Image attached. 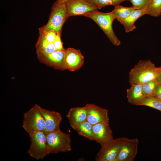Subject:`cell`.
<instances>
[{
    "mask_svg": "<svg viewBox=\"0 0 161 161\" xmlns=\"http://www.w3.org/2000/svg\"><path fill=\"white\" fill-rule=\"evenodd\" d=\"M160 71V67H156L150 60L140 61L129 72V82L142 85L156 79Z\"/></svg>",
    "mask_w": 161,
    "mask_h": 161,
    "instance_id": "6da1fadb",
    "label": "cell"
},
{
    "mask_svg": "<svg viewBox=\"0 0 161 161\" xmlns=\"http://www.w3.org/2000/svg\"><path fill=\"white\" fill-rule=\"evenodd\" d=\"M83 16L91 18L95 21L113 45L118 46L120 44V41L113 30L112 23L115 18L112 11L103 13L97 10L86 13Z\"/></svg>",
    "mask_w": 161,
    "mask_h": 161,
    "instance_id": "7a4b0ae2",
    "label": "cell"
},
{
    "mask_svg": "<svg viewBox=\"0 0 161 161\" xmlns=\"http://www.w3.org/2000/svg\"><path fill=\"white\" fill-rule=\"evenodd\" d=\"M48 154L71 151V138L70 135L60 129L46 134Z\"/></svg>",
    "mask_w": 161,
    "mask_h": 161,
    "instance_id": "3957f363",
    "label": "cell"
},
{
    "mask_svg": "<svg viewBox=\"0 0 161 161\" xmlns=\"http://www.w3.org/2000/svg\"><path fill=\"white\" fill-rule=\"evenodd\" d=\"M39 107L35 104L24 114L22 127L29 135L36 131L45 132V121Z\"/></svg>",
    "mask_w": 161,
    "mask_h": 161,
    "instance_id": "277c9868",
    "label": "cell"
},
{
    "mask_svg": "<svg viewBox=\"0 0 161 161\" xmlns=\"http://www.w3.org/2000/svg\"><path fill=\"white\" fill-rule=\"evenodd\" d=\"M65 3L56 1L53 4L49 18L47 24L39 28L43 30H53L61 34L62 26L67 19Z\"/></svg>",
    "mask_w": 161,
    "mask_h": 161,
    "instance_id": "5b68a950",
    "label": "cell"
},
{
    "mask_svg": "<svg viewBox=\"0 0 161 161\" xmlns=\"http://www.w3.org/2000/svg\"><path fill=\"white\" fill-rule=\"evenodd\" d=\"M29 135L31 143L28 153L36 160L44 158L48 155L46 135L45 132L36 131Z\"/></svg>",
    "mask_w": 161,
    "mask_h": 161,
    "instance_id": "8992f818",
    "label": "cell"
},
{
    "mask_svg": "<svg viewBox=\"0 0 161 161\" xmlns=\"http://www.w3.org/2000/svg\"><path fill=\"white\" fill-rule=\"evenodd\" d=\"M122 138L114 139L101 145L95 157L97 161H116L121 143Z\"/></svg>",
    "mask_w": 161,
    "mask_h": 161,
    "instance_id": "52a82bcc",
    "label": "cell"
},
{
    "mask_svg": "<svg viewBox=\"0 0 161 161\" xmlns=\"http://www.w3.org/2000/svg\"><path fill=\"white\" fill-rule=\"evenodd\" d=\"M122 138L120 151L116 161H133L137 153V139Z\"/></svg>",
    "mask_w": 161,
    "mask_h": 161,
    "instance_id": "ba28073f",
    "label": "cell"
},
{
    "mask_svg": "<svg viewBox=\"0 0 161 161\" xmlns=\"http://www.w3.org/2000/svg\"><path fill=\"white\" fill-rule=\"evenodd\" d=\"M65 3L67 18L72 16H83L98 10L86 0H68Z\"/></svg>",
    "mask_w": 161,
    "mask_h": 161,
    "instance_id": "9c48e42d",
    "label": "cell"
},
{
    "mask_svg": "<svg viewBox=\"0 0 161 161\" xmlns=\"http://www.w3.org/2000/svg\"><path fill=\"white\" fill-rule=\"evenodd\" d=\"M65 50H57L45 55H37L40 62L46 65L60 70H66Z\"/></svg>",
    "mask_w": 161,
    "mask_h": 161,
    "instance_id": "30bf717a",
    "label": "cell"
},
{
    "mask_svg": "<svg viewBox=\"0 0 161 161\" xmlns=\"http://www.w3.org/2000/svg\"><path fill=\"white\" fill-rule=\"evenodd\" d=\"M84 58L80 49L68 48L65 52L66 69L72 72L77 70L82 67Z\"/></svg>",
    "mask_w": 161,
    "mask_h": 161,
    "instance_id": "8fae6325",
    "label": "cell"
},
{
    "mask_svg": "<svg viewBox=\"0 0 161 161\" xmlns=\"http://www.w3.org/2000/svg\"><path fill=\"white\" fill-rule=\"evenodd\" d=\"M86 120L92 125L97 123L109 122V110L93 104L87 103Z\"/></svg>",
    "mask_w": 161,
    "mask_h": 161,
    "instance_id": "7c38bea8",
    "label": "cell"
},
{
    "mask_svg": "<svg viewBox=\"0 0 161 161\" xmlns=\"http://www.w3.org/2000/svg\"><path fill=\"white\" fill-rule=\"evenodd\" d=\"M92 130L94 140L101 145L114 139L109 122H103L94 125Z\"/></svg>",
    "mask_w": 161,
    "mask_h": 161,
    "instance_id": "4fadbf2b",
    "label": "cell"
},
{
    "mask_svg": "<svg viewBox=\"0 0 161 161\" xmlns=\"http://www.w3.org/2000/svg\"><path fill=\"white\" fill-rule=\"evenodd\" d=\"M39 108L45 120L46 134L59 129L60 125L62 119L61 114L54 111L44 109L39 106Z\"/></svg>",
    "mask_w": 161,
    "mask_h": 161,
    "instance_id": "5bb4252c",
    "label": "cell"
},
{
    "mask_svg": "<svg viewBox=\"0 0 161 161\" xmlns=\"http://www.w3.org/2000/svg\"><path fill=\"white\" fill-rule=\"evenodd\" d=\"M86 106L70 108L66 115L71 127L75 130L76 127L87 120Z\"/></svg>",
    "mask_w": 161,
    "mask_h": 161,
    "instance_id": "9a60e30c",
    "label": "cell"
},
{
    "mask_svg": "<svg viewBox=\"0 0 161 161\" xmlns=\"http://www.w3.org/2000/svg\"><path fill=\"white\" fill-rule=\"evenodd\" d=\"M150 5L135 10L120 23L123 25L126 32L132 31L136 28L134 23L139 18L145 15H149Z\"/></svg>",
    "mask_w": 161,
    "mask_h": 161,
    "instance_id": "2e32d148",
    "label": "cell"
},
{
    "mask_svg": "<svg viewBox=\"0 0 161 161\" xmlns=\"http://www.w3.org/2000/svg\"><path fill=\"white\" fill-rule=\"evenodd\" d=\"M130 87L127 89L126 96L130 104L137 105L145 96L142 89V85L131 84Z\"/></svg>",
    "mask_w": 161,
    "mask_h": 161,
    "instance_id": "e0dca14e",
    "label": "cell"
},
{
    "mask_svg": "<svg viewBox=\"0 0 161 161\" xmlns=\"http://www.w3.org/2000/svg\"><path fill=\"white\" fill-rule=\"evenodd\" d=\"M36 47L37 55H47L57 50L53 43L48 42L40 35L36 44Z\"/></svg>",
    "mask_w": 161,
    "mask_h": 161,
    "instance_id": "ac0fdd59",
    "label": "cell"
},
{
    "mask_svg": "<svg viewBox=\"0 0 161 161\" xmlns=\"http://www.w3.org/2000/svg\"><path fill=\"white\" fill-rule=\"evenodd\" d=\"M137 9L132 6L126 7L118 5L114 6L112 12L115 19H117L121 23L127 18L134 10Z\"/></svg>",
    "mask_w": 161,
    "mask_h": 161,
    "instance_id": "d6986e66",
    "label": "cell"
},
{
    "mask_svg": "<svg viewBox=\"0 0 161 161\" xmlns=\"http://www.w3.org/2000/svg\"><path fill=\"white\" fill-rule=\"evenodd\" d=\"M93 125L87 120L78 125L75 129L78 134L92 140H94Z\"/></svg>",
    "mask_w": 161,
    "mask_h": 161,
    "instance_id": "ffe728a7",
    "label": "cell"
},
{
    "mask_svg": "<svg viewBox=\"0 0 161 161\" xmlns=\"http://www.w3.org/2000/svg\"><path fill=\"white\" fill-rule=\"evenodd\" d=\"M137 105L147 106L161 111V100L154 95L145 97Z\"/></svg>",
    "mask_w": 161,
    "mask_h": 161,
    "instance_id": "44dd1931",
    "label": "cell"
},
{
    "mask_svg": "<svg viewBox=\"0 0 161 161\" xmlns=\"http://www.w3.org/2000/svg\"><path fill=\"white\" fill-rule=\"evenodd\" d=\"M95 7L98 9L106 6H115L119 5L121 2L130 0H86Z\"/></svg>",
    "mask_w": 161,
    "mask_h": 161,
    "instance_id": "7402d4cb",
    "label": "cell"
},
{
    "mask_svg": "<svg viewBox=\"0 0 161 161\" xmlns=\"http://www.w3.org/2000/svg\"><path fill=\"white\" fill-rule=\"evenodd\" d=\"M158 83L156 79L142 84V89L145 96L152 95Z\"/></svg>",
    "mask_w": 161,
    "mask_h": 161,
    "instance_id": "603a6c76",
    "label": "cell"
},
{
    "mask_svg": "<svg viewBox=\"0 0 161 161\" xmlns=\"http://www.w3.org/2000/svg\"><path fill=\"white\" fill-rule=\"evenodd\" d=\"M161 14V0H153L150 5L149 15L157 17Z\"/></svg>",
    "mask_w": 161,
    "mask_h": 161,
    "instance_id": "cb8c5ba5",
    "label": "cell"
},
{
    "mask_svg": "<svg viewBox=\"0 0 161 161\" xmlns=\"http://www.w3.org/2000/svg\"><path fill=\"white\" fill-rule=\"evenodd\" d=\"M39 30L40 35H42L48 42L50 43H53L58 34L53 30L46 31L40 29Z\"/></svg>",
    "mask_w": 161,
    "mask_h": 161,
    "instance_id": "d4e9b609",
    "label": "cell"
},
{
    "mask_svg": "<svg viewBox=\"0 0 161 161\" xmlns=\"http://www.w3.org/2000/svg\"><path fill=\"white\" fill-rule=\"evenodd\" d=\"M153 0H130L133 7L138 9L150 5Z\"/></svg>",
    "mask_w": 161,
    "mask_h": 161,
    "instance_id": "484cf974",
    "label": "cell"
},
{
    "mask_svg": "<svg viewBox=\"0 0 161 161\" xmlns=\"http://www.w3.org/2000/svg\"><path fill=\"white\" fill-rule=\"evenodd\" d=\"M54 46L57 50H65L64 48L63 43L61 38V34H58L56 38L53 42Z\"/></svg>",
    "mask_w": 161,
    "mask_h": 161,
    "instance_id": "4316f807",
    "label": "cell"
},
{
    "mask_svg": "<svg viewBox=\"0 0 161 161\" xmlns=\"http://www.w3.org/2000/svg\"><path fill=\"white\" fill-rule=\"evenodd\" d=\"M152 95L156 97L161 100V84L158 83Z\"/></svg>",
    "mask_w": 161,
    "mask_h": 161,
    "instance_id": "83f0119b",
    "label": "cell"
},
{
    "mask_svg": "<svg viewBox=\"0 0 161 161\" xmlns=\"http://www.w3.org/2000/svg\"><path fill=\"white\" fill-rule=\"evenodd\" d=\"M160 71L158 76L156 78L158 82L161 84V66L160 67Z\"/></svg>",
    "mask_w": 161,
    "mask_h": 161,
    "instance_id": "f1b7e54d",
    "label": "cell"
},
{
    "mask_svg": "<svg viewBox=\"0 0 161 161\" xmlns=\"http://www.w3.org/2000/svg\"><path fill=\"white\" fill-rule=\"evenodd\" d=\"M68 0H57L56 2L59 3H65Z\"/></svg>",
    "mask_w": 161,
    "mask_h": 161,
    "instance_id": "f546056e",
    "label": "cell"
}]
</instances>
